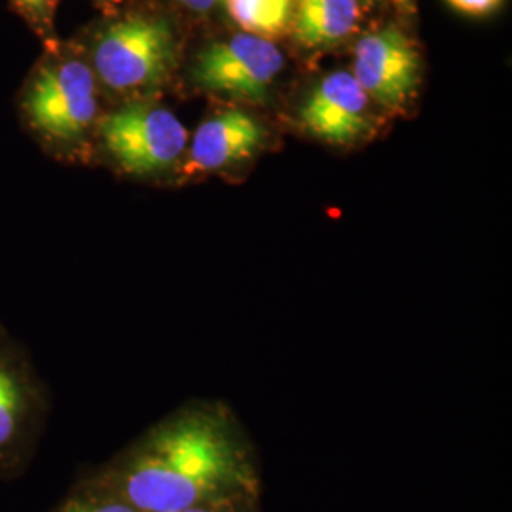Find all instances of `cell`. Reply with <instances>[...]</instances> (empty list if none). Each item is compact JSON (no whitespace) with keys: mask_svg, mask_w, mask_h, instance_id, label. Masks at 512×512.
<instances>
[{"mask_svg":"<svg viewBox=\"0 0 512 512\" xmlns=\"http://www.w3.org/2000/svg\"><path fill=\"white\" fill-rule=\"evenodd\" d=\"M353 78L368 99L393 112L406 107L418 92L421 55L399 27H385L357 40Z\"/></svg>","mask_w":512,"mask_h":512,"instance_id":"cell-7","label":"cell"},{"mask_svg":"<svg viewBox=\"0 0 512 512\" xmlns=\"http://www.w3.org/2000/svg\"><path fill=\"white\" fill-rule=\"evenodd\" d=\"M359 19V0H294L289 31L304 48H325L346 40Z\"/></svg>","mask_w":512,"mask_h":512,"instance_id":"cell-10","label":"cell"},{"mask_svg":"<svg viewBox=\"0 0 512 512\" xmlns=\"http://www.w3.org/2000/svg\"><path fill=\"white\" fill-rule=\"evenodd\" d=\"M179 61V40L169 19L133 12L107 21L90 46V67L97 84L129 97L162 88Z\"/></svg>","mask_w":512,"mask_h":512,"instance_id":"cell-3","label":"cell"},{"mask_svg":"<svg viewBox=\"0 0 512 512\" xmlns=\"http://www.w3.org/2000/svg\"><path fill=\"white\" fill-rule=\"evenodd\" d=\"M50 393L29 351L0 323V480L23 475L37 456Z\"/></svg>","mask_w":512,"mask_h":512,"instance_id":"cell-5","label":"cell"},{"mask_svg":"<svg viewBox=\"0 0 512 512\" xmlns=\"http://www.w3.org/2000/svg\"><path fill=\"white\" fill-rule=\"evenodd\" d=\"M141 512H184L234 497H262L255 446L236 412L194 399L88 473Z\"/></svg>","mask_w":512,"mask_h":512,"instance_id":"cell-1","label":"cell"},{"mask_svg":"<svg viewBox=\"0 0 512 512\" xmlns=\"http://www.w3.org/2000/svg\"><path fill=\"white\" fill-rule=\"evenodd\" d=\"M268 131L245 110H226L205 120L188 141L177 183L232 173L266 148Z\"/></svg>","mask_w":512,"mask_h":512,"instance_id":"cell-8","label":"cell"},{"mask_svg":"<svg viewBox=\"0 0 512 512\" xmlns=\"http://www.w3.org/2000/svg\"><path fill=\"white\" fill-rule=\"evenodd\" d=\"M283 54L272 40L241 33L213 42L196 57L192 82L203 92L243 101H264L283 69Z\"/></svg>","mask_w":512,"mask_h":512,"instance_id":"cell-6","label":"cell"},{"mask_svg":"<svg viewBox=\"0 0 512 512\" xmlns=\"http://www.w3.org/2000/svg\"><path fill=\"white\" fill-rule=\"evenodd\" d=\"M226 4L247 35L272 40L291 29L294 0H226Z\"/></svg>","mask_w":512,"mask_h":512,"instance_id":"cell-11","label":"cell"},{"mask_svg":"<svg viewBox=\"0 0 512 512\" xmlns=\"http://www.w3.org/2000/svg\"><path fill=\"white\" fill-rule=\"evenodd\" d=\"M97 6H101L103 10H109V12H112V10H116V8H120L126 0H93Z\"/></svg>","mask_w":512,"mask_h":512,"instance_id":"cell-17","label":"cell"},{"mask_svg":"<svg viewBox=\"0 0 512 512\" xmlns=\"http://www.w3.org/2000/svg\"><path fill=\"white\" fill-rule=\"evenodd\" d=\"M19 18L23 19L29 29L37 35L44 46V52H52L59 44L61 38L57 37L55 27V14L59 0H10Z\"/></svg>","mask_w":512,"mask_h":512,"instance_id":"cell-13","label":"cell"},{"mask_svg":"<svg viewBox=\"0 0 512 512\" xmlns=\"http://www.w3.org/2000/svg\"><path fill=\"white\" fill-rule=\"evenodd\" d=\"M368 95L353 74L336 71L323 78L298 114L310 137L332 147H353L374 133Z\"/></svg>","mask_w":512,"mask_h":512,"instance_id":"cell-9","label":"cell"},{"mask_svg":"<svg viewBox=\"0 0 512 512\" xmlns=\"http://www.w3.org/2000/svg\"><path fill=\"white\" fill-rule=\"evenodd\" d=\"M395 2L404 10H410V6H412V0H395Z\"/></svg>","mask_w":512,"mask_h":512,"instance_id":"cell-18","label":"cell"},{"mask_svg":"<svg viewBox=\"0 0 512 512\" xmlns=\"http://www.w3.org/2000/svg\"><path fill=\"white\" fill-rule=\"evenodd\" d=\"M262 497H234L184 512H262Z\"/></svg>","mask_w":512,"mask_h":512,"instance_id":"cell-14","label":"cell"},{"mask_svg":"<svg viewBox=\"0 0 512 512\" xmlns=\"http://www.w3.org/2000/svg\"><path fill=\"white\" fill-rule=\"evenodd\" d=\"M183 8H188L196 14H203V12H209L217 2L220 0H177Z\"/></svg>","mask_w":512,"mask_h":512,"instance_id":"cell-16","label":"cell"},{"mask_svg":"<svg viewBox=\"0 0 512 512\" xmlns=\"http://www.w3.org/2000/svg\"><path fill=\"white\" fill-rule=\"evenodd\" d=\"M446 2L452 8L469 16H486L501 4V0H446Z\"/></svg>","mask_w":512,"mask_h":512,"instance_id":"cell-15","label":"cell"},{"mask_svg":"<svg viewBox=\"0 0 512 512\" xmlns=\"http://www.w3.org/2000/svg\"><path fill=\"white\" fill-rule=\"evenodd\" d=\"M188 141L181 120L148 97L103 114L95 129L105 160L137 181H177Z\"/></svg>","mask_w":512,"mask_h":512,"instance_id":"cell-4","label":"cell"},{"mask_svg":"<svg viewBox=\"0 0 512 512\" xmlns=\"http://www.w3.org/2000/svg\"><path fill=\"white\" fill-rule=\"evenodd\" d=\"M48 512H141L126 499L97 484L88 475L80 476L65 497Z\"/></svg>","mask_w":512,"mask_h":512,"instance_id":"cell-12","label":"cell"},{"mask_svg":"<svg viewBox=\"0 0 512 512\" xmlns=\"http://www.w3.org/2000/svg\"><path fill=\"white\" fill-rule=\"evenodd\" d=\"M368 2H376V0H368Z\"/></svg>","mask_w":512,"mask_h":512,"instance_id":"cell-19","label":"cell"},{"mask_svg":"<svg viewBox=\"0 0 512 512\" xmlns=\"http://www.w3.org/2000/svg\"><path fill=\"white\" fill-rule=\"evenodd\" d=\"M97 78L84 55L61 42L44 52L21 92V116L50 156L86 162L99 124Z\"/></svg>","mask_w":512,"mask_h":512,"instance_id":"cell-2","label":"cell"}]
</instances>
